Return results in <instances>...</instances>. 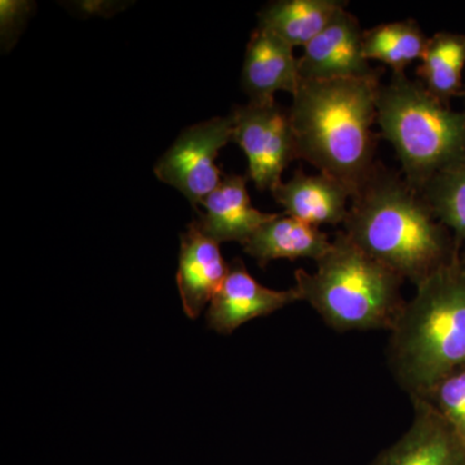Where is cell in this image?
Instances as JSON below:
<instances>
[{
	"label": "cell",
	"instance_id": "obj_21",
	"mask_svg": "<svg viewBox=\"0 0 465 465\" xmlns=\"http://www.w3.org/2000/svg\"><path fill=\"white\" fill-rule=\"evenodd\" d=\"M32 3L24 0H2L0 2V35L2 45L11 48L16 42L18 34L25 25Z\"/></svg>",
	"mask_w": 465,
	"mask_h": 465
},
{
	"label": "cell",
	"instance_id": "obj_9",
	"mask_svg": "<svg viewBox=\"0 0 465 465\" xmlns=\"http://www.w3.org/2000/svg\"><path fill=\"white\" fill-rule=\"evenodd\" d=\"M300 300L302 295L296 287L286 291L268 289L250 274L242 260L235 259L229 264L222 289L210 302L207 323L215 331L228 335L249 321L269 316Z\"/></svg>",
	"mask_w": 465,
	"mask_h": 465
},
{
	"label": "cell",
	"instance_id": "obj_14",
	"mask_svg": "<svg viewBox=\"0 0 465 465\" xmlns=\"http://www.w3.org/2000/svg\"><path fill=\"white\" fill-rule=\"evenodd\" d=\"M272 194L286 215L317 228L344 224L353 197L344 183L329 174H307L300 168Z\"/></svg>",
	"mask_w": 465,
	"mask_h": 465
},
{
	"label": "cell",
	"instance_id": "obj_19",
	"mask_svg": "<svg viewBox=\"0 0 465 465\" xmlns=\"http://www.w3.org/2000/svg\"><path fill=\"white\" fill-rule=\"evenodd\" d=\"M434 215L465 242V157L437 173L420 189Z\"/></svg>",
	"mask_w": 465,
	"mask_h": 465
},
{
	"label": "cell",
	"instance_id": "obj_15",
	"mask_svg": "<svg viewBox=\"0 0 465 465\" xmlns=\"http://www.w3.org/2000/svg\"><path fill=\"white\" fill-rule=\"evenodd\" d=\"M331 242L321 228L278 213L255 232L243 250L262 266L281 259H312L317 262L331 247Z\"/></svg>",
	"mask_w": 465,
	"mask_h": 465
},
{
	"label": "cell",
	"instance_id": "obj_3",
	"mask_svg": "<svg viewBox=\"0 0 465 465\" xmlns=\"http://www.w3.org/2000/svg\"><path fill=\"white\" fill-rule=\"evenodd\" d=\"M391 329L388 361L411 399L465 367V265L458 253L418 284Z\"/></svg>",
	"mask_w": 465,
	"mask_h": 465
},
{
	"label": "cell",
	"instance_id": "obj_7",
	"mask_svg": "<svg viewBox=\"0 0 465 465\" xmlns=\"http://www.w3.org/2000/svg\"><path fill=\"white\" fill-rule=\"evenodd\" d=\"M232 143L249 161V179L260 192H273L283 171L296 161L295 137L289 110L272 103L235 106L232 112Z\"/></svg>",
	"mask_w": 465,
	"mask_h": 465
},
{
	"label": "cell",
	"instance_id": "obj_10",
	"mask_svg": "<svg viewBox=\"0 0 465 465\" xmlns=\"http://www.w3.org/2000/svg\"><path fill=\"white\" fill-rule=\"evenodd\" d=\"M412 402V424L371 465H465V440L427 401Z\"/></svg>",
	"mask_w": 465,
	"mask_h": 465
},
{
	"label": "cell",
	"instance_id": "obj_17",
	"mask_svg": "<svg viewBox=\"0 0 465 465\" xmlns=\"http://www.w3.org/2000/svg\"><path fill=\"white\" fill-rule=\"evenodd\" d=\"M464 67L465 34L440 32L428 39L416 75L428 92L450 105L463 94Z\"/></svg>",
	"mask_w": 465,
	"mask_h": 465
},
{
	"label": "cell",
	"instance_id": "obj_13",
	"mask_svg": "<svg viewBox=\"0 0 465 465\" xmlns=\"http://www.w3.org/2000/svg\"><path fill=\"white\" fill-rule=\"evenodd\" d=\"M247 182L249 176L224 174L219 186L202 203L203 211L195 222L219 244L237 242L244 246L259 228L278 215L252 206Z\"/></svg>",
	"mask_w": 465,
	"mask_h": 465
},
{
	"label": "cell",
	"instance_id": "obj_12",
	"mask_svg": "<svg viewBox=\"0 0 465 465\" xmlns=\"http://www.w3.org/2000/svg\"><path fill=\"white\" fill-rule=\"evenodd\" d=\"M300 81L299 57L293 54L292 45L269 30L256 27L242 67V87L249 101L272 103L277 92L293 96Z\"/></svg>",
	"mask_w": 465,
	"mask_h": 465
},
{
	"label": "cell",
	"instance_id": "obj_1",
	"mask_svg": "<svg viewBox=\"0 0 465 465\" xmlns=\"http://www.w3.org/2000/svg\"><path fill=\"white\" fill-rule=\"evenodd\" d=\"M381 75L300 81L289 109L296 159L356 194L374 173ZM353 198V197H351Z\"/></svg>",
	"mask_w": 465,
	"mask_h": 465
},
{
	"label": "cell",
	"instance_id": "obj_8",
	"mask_svg": "<svg viewBox=\"0 0 465 465\" xmlns=\"http://www.w3.org/2000/svg\"><path fill=\"white\" fill-rule=\"evenodd\" d=\"M300 78L308 81L369 78L381 75L363 54V30L358 18L342 9L330 25L302 48Z\"/></svg>",
	"mask_w": 465,
	"mask_h": 465
},
{
	"label": "cell",
	"instance_id": "obj_18",
	"mask_svg": "<svg viewBox=\"0 0 465 465\" xmlns=\"http://www.w3.org/2000/svg\"><path fill=\"white\" fill-rule=\"evenodd\" d=\"M430 36L414 20L381 24L363 30V54L369 61L390 66L391 73H405L410 64L421 60Z\"/></svg>",
	"mask_w": 465,
	"mask_h": 465
},
{
	"label": "cell",
	"instance_id": "obj_6",
	"mask_svg": "<svg viewBox=\"0 0 465 465\" xmlns=\"http://www.w3.org/2000/svg\"><path fill=\"white\" fill-rule=\"evenodd\" d=\"M232 142V118L216 116L185 128L154 166L159 182L182 193L189 203L201 207L222 183L216 166L220 152Z\"/></svg>",
	"mask_w": 465,
	"mask_h": 465
},
{
	"label": "cell",
	"instance_id": "obj_5",
	"mask_svg": "<svg viewBox=\"0 0 465 465\" xmlns=\"http://www.w3.org/2000/svg\"><path fill=\"white\" fill-rule=\"evenodd\" d=\"M376 124L393 146L406 182L420 191L465 157V110L450 108L406 73H391L378 94Z\"/></svg>",
	"mask_w": 465,
	"mask_h": 465
},
{
	"label": "cell",
	"instance_id": "obj_16",
	"mask_svg": "<svg viewBox=\"0 0 465 465\" xmlns=\"http://www.w3.org/2000/svg\"><path fill=\"white\" fill-rule=\"evenodd\" d=\"M347 5L342 0H277L259 12L258 27L275 34L293 48H304Z\"/></svg>",
	"mask_w": 465,
	"mask_h": 465
},
{
	"label": "cell",
	"instance_id": "obj_20",
	"mask_svg": "<svg viewBox=\"0 0 465 465\" xmlns=\"http://www.w3.org/2000/svg\"><path fill=\"white\" fill-rule=\"evenodd\" d=\"M421 400L427 401L465 440V367L437 382Z\"/></svg>",
	"mask_w": 465,
	"mask_h": 465
},
{
	"label": "cell",
	"instance_id": "obj_4",
	"mask_svg": "<svg viewBox=\"0 0 465 465\" xmlns=\"http://www.w3.org/2000/svg\"><path fill=\"white\" fill-rule=\"evenodd\" d=\"M302 300L339 332L391 330L405 305V281L367 255L344 231L318 260L314 273L295 272Z\"/></svg>",
	"mask_w": 465,
	"mask_h": 465
},
{
	"label": "cell",
	"instance_id": "obj_22",
	"mask_svg": "<svg viewBox=\"0 0 465 465\" xmlns=\"http://www.w3.org/2000/svg\"><path fill=\"white\" fill-rule=\"evenodd\" d=\"M461 97H464V99H465V84H464V88H463V94H461Z\"/></svg>",
	"mask_w": 465,
	"mask_h": 465
},
{
	"label": "cell",
	"instance_id": "obj_11",
	"mask_svg": "<svg viewBox=\"0 0 465 465\" xmlns=\"http://www.w3.org/2000/svg\"><path fill=\"white\" fill-rule=\"evenodd\" d=\"M229 273L220 244L192 222L180 237L177 289L183 312L195 320L210 305Z\"/></svg>",
	"mask_w": 465,
	"mask_h": 465
},
{
	"label": "cell",
	"instance_id": "obj_2",
	"mask_svg": "<svg viewBox=\"0 0 465 465\" xmlns=\"http://www.w3.org/2000/svg\"><path fill=\"white\" fill-rule=\"evenodd\" d=\"M342 226L367 255L415 286L458 253L420 192L379 164L351 198Z\"/></svg>",
	"mask_w": 465,
	"mask_h": 465
}]
</instances>
